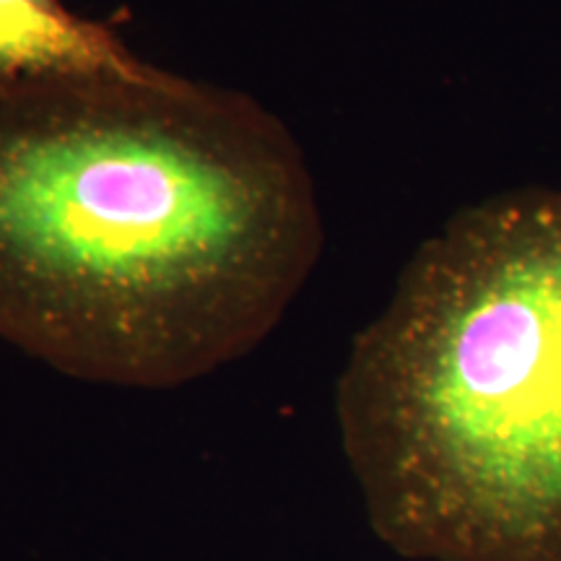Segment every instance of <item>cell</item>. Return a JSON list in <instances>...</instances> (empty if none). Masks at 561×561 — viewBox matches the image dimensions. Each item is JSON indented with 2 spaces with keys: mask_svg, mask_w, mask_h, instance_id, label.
<instances>
[{
  "mask_svg": "<svg viewBox=\"0 0 561 561\" xmlns=\"http://www.w3.org/2000/svg\"><path fill=\"white\" fill-rule=\"evenodd\" d=\"M305 151L237 89L136 58L0 68V341L178 388L261 346L320 261Z\"/></svg>",
  "mask_w": 561,
  "mask_h": 561,
  "instance_id": "6da1fadb",
  "label": "cell"
},
{
  "mask_svg": "<svg viewBox=\"0 0 561 561\" xmlns=\"http://www.w3.org/2000/svg\"><path fill=\"white\" fill-rule=\"evenodd\" d=\"M371 528L424 561H561V191L460 210L351 346Z\"/></svg>",
  "mask_w": 561,
  "mask_h": 561,
  "instance_id": "7a4b0ae2",
  "label": "cell"
},
{
  "mask_svg": "<svg viewBox=\"0 0 561 561\" xmlns=\"http://www.w3.org/2000/svg\"><path fill=\"white\" fill-rule=\"evenodd\" d=\"M136 58L110 30L62 5L0 3V68H112Z\"/></svg>",
  "mask_w": 561,
  "mask_h": 561,
  "instance_id": "3957f363",
  "label": "cell"
},
{
  "mask_svg": "<svg viewBox=\"0 0 561 561\" xmlns=\"http://www.w3.org/2000/svg\"><path fill=\"white\" fill-rule=\"evenodd\" d=\"M0 3H11V5H42V9H53V5H60L58 0H0Z\"/></svg>",
  "mask_w": 561,
  "mask_h": 561,
  "instance_id": "277c9868",
  "label": "cell"
}]
</instances>
